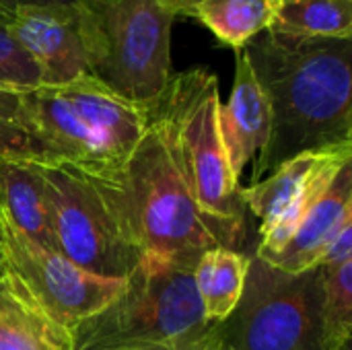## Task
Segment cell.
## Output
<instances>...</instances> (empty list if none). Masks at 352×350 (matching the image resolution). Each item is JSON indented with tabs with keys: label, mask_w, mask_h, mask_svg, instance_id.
Instances as JSON below:
<instances>
[{
	"label": "cell",
	"mask_w": 352,
	"mask_h": 350,
	"mask_svg": "<svg viewBox=\"0 0 352 350\" xmlns=\"http://www.w3.org/2000/svg\"><path fill=\"white\" fill-rule=\"evenodd\" d=\"M243 50L270 107V136L252 184L301 153L352 144V37L266 29Z\"/></svg>",
	"instance_id": "1"
},
{
	"label": "cell",
	"mask_w": 352,
	"mask_h": 350,
	"mask_svg": "<svg viewBox=\"0 0 352 350\" xmlns=\"http://www.w3.org/2000/svg\"><path fill=\"white\" fill-rule=\"evenodd\" d=\"M93 182L140 258L194 268L204 252L229 248L223 233L198 208L171 136L148 107L146 128L120 175L111 182Z\"/></svg>",
	"instance_id": "2"
},
{
	"label": "cell",
	"mask_w": 352,
	"mask_h": 350,
	"mask_svg": "<svg viewBox=\"0 0 352 350\" xmlns=\"http://www.w3.org/2000/svg\"><path fill=\"white\" fill-rule=\"evenodd\" d=\"M29 128L41 165L76 169L111 182L146 128V107L85 74L60 87L23 91Z\"/></svg>",
	"instance_id": "3"
},
{
	"label": "cell",
	"mask_w": 352,
	"mask_h": 350,
	"mask_svg": "<svg viewBox=\"0 0 352 350\" xmlns=\"http://www.w3.org/2000/svg\"><path fill=\"white\" fill-rule=\"evenodd\" d=\"M72 350H223L194 268L142 256L118 299L72 330Z\"/></svg>",
	"instance_id": "4"
},
{
	"label": "cell",
	"mask_w": 352,
	"mask_h": 350,
	"mask_svg": "<svg viewBox=\"0 0 352 350\" xmlns=\"http://www.w3.org/2000/svg\"><path fill=\"white\" fill-rule=\"evenodd\" d=\"M171 136L175 155L202 215L223 233L229 248L245 243V204L221 136L217 74L192 68L171 74L165 91L146 105Z\"/></svg>",
	"instance_id": "5"
},
{
	"label": "cell",
	"mask_w": 352,
	"mask_h": 350,
	"mask_svg": "<svg viewBox=\"0 0 352 350\" xmlns=\"http://www.w3.org/2000/svg\"><path fill=\"white\" fill-rule=\"evenodd\" d=\"M87 68L120 97L151 105L171 78V25L161 0H74Z\"/></svg>",
	"instance_id": "6"
},
{
	"label": "cell",
	"mask_w": 352,
	"mask_h": 350,
	"mask_svg": "<svg viewBox=\"0 0 352 350\" xmlns=\"http://www.w3.org/2000/svg\"><path fill=\"white\" fill-rule=\"evenodd\" d=\"M223 350H328L322 268L287 274L250 256L245 289L221 324Z\"/></svg>",
	"instance_id": "7"
},
{
	"label": "cell",
	"mask_w": 352,
	"mask_h": 350,
	"mask_svg": "<svg viewBox=\"0 0 352 350\" xmlns=\"http://www.w3.org/2000/svg\"><path fill=\"white\" fill-rule=\"evenodd\" d=\"M0 248L4 266L0 287L68 332L111 305L126 287V278L97 276L62 254L31 241L2 210Z\"/></svg>",
	"instance_id": "8"
},
{
	"label": "cell",
	"mask_w": 352,
	"mask_h": 350,
	"mask_svg": "<svg viewBox=\"0 0 352 350\" xmlns=\"http://www.w3.org/2000/svg\"><path fill=\"white\" fill-rule=\"evenodd\" d=\"M39 167L56 252L97 276L128 278L140 254L97 184L70 167L41 163Z\"/></svg>",
	"instance_id": "9"
},
{
	"label": "cell",
	"mask_w": 352,
	"mask_h": 350,
	"mask_svg": "<svg viewBox=\"0 0 352 350\" xmlns=\"http://www.w3.org/2000/svg\"><path fill=\"white\" fill-rule=\"evenodd\" d=\"M351 159L352 144L301 153L258 184L241 188V202L260 221V243L254 256L280 252Z\"/></svg>",
	"instance_id": "10"
},
{
	"label": "cell",
	"mask_w": 352,
	"mask_h": 350,
	"mask_svg": "<svg viewBox=\"0 0 352 350\" xmlns=\"http://www.w3.org/2000/svg\"><path fill=\"white\" fill-rule=\"evenodd\" d=\"M10 29L37 64L43 85L60 87L89 74L74 4L14 8Z\"/></svg>",
	"instance_id": "11"
},
{
	"label": "cell",
	"mask_w": 352,
	"mask_h": 350,
	"mask_svg": "<svg viewBox=\"0 0 352 350\" xmlns=\"http://www.w3.org/2000/svg\"><path fill=\"white\" fill-rule=\"evenodd\" d=\"M235 76L229 101L221 105L219 122L229 169L239 182L252 159H258L270 136V107L256 80L245 50H235Z\"/></svg>",
	"instance_id": "12"
},
{
	"label": "cell",
	"mask_w": 352,
	"mask_h": 350,
	"mask_svg": "<svg viewBox=\"0 0 352 350\" xmlns=\"http://www.w3.org/2000/svg\"><path fill=\"white\" fill-rule=\"evenodd\" d=\"M352 221V165H344L328 192L297 227L291 241L276 254L256 256L287 274H301L322 264L338 231Z\"/></svg>",
	"instance_id": "13"
},
{
	"label": "cell",
	"mask_w": 352,
	"mask_h": 350,
	"mask_svg": "<svg viewBox=\"0 0 352 350\" xmlns=\"http://www.w3.org/2000/svg\"><path fill=\"white\" fill-rule=\"evenodd\" d=\"M0 210L31 241L56 252L39 163L0 159Z\"/></svg>",
	"instance_id": "14"
},
{
	"label": "cell",
	"mask_w": 352,
	"mask_h": 350,
	"mask_svg": "<svg viewBox=\"0 0 352 350\" xmlns=\"http://www.w3.org/2000/svg\"><path fill=\"white\" fill-rule=\"evenodd\" d=\"M248 268L250 256L229 248H212L198 258L194 285L208 322L223 324L235 311L245 289Z\"/></svg>",
	"instance_id": "15"
},
{
	"label": "cell",
	"mask_w": 352,
	"mask_h": 350,
	"mask_svg": "<svg viewBox=\"0 0 352 350\" xmlns=\"http://www.w3.org/2000/svg\"><path fill=\"white\" fill-rule=\"evenodd\" d=\"M276 0H202L196 17L219 41L241 50L254 37L270 29Z\"/></svg>",
	"instance_id": "16"
},
{
	"label": "cell",
	"mask_w": 352,
	"mask_h": 350,
	"mask_svg": "<svg viewBox=\"0 0 352 350\" xmlns=\"http://www.w3.org/2000/svg\"><path fill=\"white\" fill-rule=\"evenodd\" d=\"M272 31L299 37H352V0H276Z\"/></svg>",
	"instance_id": "17"
},
{
	"label": "cell",
	"mask_w": 352,
	"mask_h": 350,
	"mask_svg": "<svg viewBox=\"0 0 352 350\" xmlns=\"http://www.w3.org/2000/svg\"><path fill=\"white\" fill-rule=\"evenodd\" d=\"M0 350H72V332L19 303L0 287Z\"/></svg>",
	"instance_id": "18"
},
{
	"label": "cell",
	"mask_w": 352,
	"mask_h": 350,
	"mask_svg": "<svg viewBox=\"0 0 352 350\" xmlns=\"http://www.w3.org/2000/svg\"><path fill=\"white\" fill-rule=\"evenodd\" d=\"M322 268L324 336L328 350H351L352 262Z\"/></svg>",
	"instance_id": "19"
},
{
	"label": "cell",
	"mask_w": 352,
	"mask_h": 350,
	"mask_svg": "<svg viewBox=\"0 0 352 350\" xmlns=\"http://www.w3.org/2000/svg\"><path fill=\"white\" fill-rule=\"evenodd\" d=\"M0 159L39 163L23 103V91L8 87H0Z\"/></svg>",
	"instance_id": "20"
},
{
	"label": "cell",
	"mask_w": 352,
	"mask_h": 350,
	"mask_svg": "<svg viewBox=\"0 0 352 350\" xmlns=\"http://www.w3.org/2000/svg\"><path fill=\"white\" fill-rule=\"evenodd\" d=\"M10 12L0 6V87L29 91L41 87V72L16 41L10 29Z\"/></svg>",
	"instance_id": "21"
},
{
	"label": "cell",
	"mask_w": 352,
	"mask_h": 350,
	"mask_svg": "<svg viewBox=\"0 0 352 350\" xmlns=\"http://www.w3.org/2000/svg\"><path fill=\"white\" fill-rule=\"evenodd\" d=\"M346 262H352V221L338 231V235L326 250L320 266H340Z\"/></svg>",
	"instance_id": "22"
},
{
	"label": "cell",
	"mask_w": 352,
	"mask_h": 350,
	"mask_svg": "<svg viewBox=\"0 0 352 350\" xmlns=\"http://www.w3.org/2000/svg\"><path fill=\"white\" fill-rule=\"evenodd\" d=\"M52 4H74V0H0V6L6 10L25 8V6H52Z\"/></svg>",
	"instance_id": "23"
},
{
	"label": "cell",
	"mask_w": 352,
	"mask_h": 350,
	"mask_svg": "<svg viewBox=\"0 0 352 350\" xmlns=\"http://www.w3.org/2000/svg\"><path fill=\"white\" fill-rule=\"evenodd\" d=\"M175 17L177 14H192L194 8L202 2V0H161Z\"/></svg>",
	"instance_id": "24"
}]
</instances>
